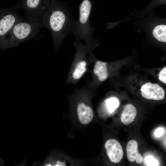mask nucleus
Masks as SVG:
<instances>
[{
	"mask_svg": "<svg viewBox=\"0 0 166 166\" xmlns=\"http://www.w3.org/2000/svg\"><path fill=\"white\" fill-rule=\"evenodd\" d=\"M93 2L90 0H82L79 6V17L77 20L73 33L76 41L83 40L89 49L93 51L100 45V42L95 39L93 35L95 28L92 27L90 23L89 17Z\"/></svg>",
	"mask_w": 166,
	"mask_h": 166,
	"instance_id": "obj_3",
	"label": "nucleus"
},
{
	"mask_svg": "<svg viewBox=\"0 0 166 166\" xmlns=\"http://www.w3.org/2000/svg\"><path fill=\"white\" fill-rule=\"evenodd\" d=\"M77 22L73 18L67 4L59 0H51L42 16V22L50 32L55 50L59 49L66 35L73 33Z\"/></svg>",
	"mask_w": 166,
	"mask_h": 166,
	"instance_id": "obj_1",
	"label": "nucleus"
},
{
	"mask_svg": "<svg viewBox=\"0 0 166 166\" xmlns=\"http://www.w3.org/2000/svg\"><path fill=\"white\" fill-rule=\"evenodd\" d=\"M137 110L135 106L131 104L125 105L121 116V120L124 124L127 125L132 122L137 115Z\"/></svg>",
	"mask_w": 166,
	"mask_h": 166,
	"instance_id": "obj_14",
	"label": "nucleus"
},
{
	"mask_svg": "<svg viewBox=\"0 0 166 166\" xmlns=\"http://www.w3.org/2000/svg\"><path fill=\"white\" fill-rule=\"evenodd\" d=\"M73 44L76 51L66 83L75 85L88 71L90 64L92 63L89 53L93 51L79 41H75Z\"/></svg>",
	"mask_w": 166,
	"mask_h": 166,
	"instance_id": "obj_6",
	"label": "nucleus"
},
{
	"mask_svg": "<svg viewBox=\"0 0 166 166\" xmlns=\"http://www.w3.org/2000/svg\"><path fill=\"white\" fill-rule=\"evenodd\" d=\"M93 65L92 80L89 83L95 90L100 85L107 80L117 76L121 68L128 64L125 58L111 62H104L97 59L93 53L91 55Z\"/></svg>",
	"mask_w": 166,
	"mask_h": 166,
	"instance_id": "obj_4",
	"label": "nucleus"
},
{
	"mask_svg": "<svg viewBox=\"0 0 166 166\" xmlns=\"http://www.w3.org/2000/svg\"><path fill=\"white\" fill-rule=\"evenodd\" d=\"M135 68L138 70H143L153 76L159 84L166 86V65L153 69H144L137 65H134Z\"/></svg>",
	"mask_w": 166,
	"mask_h": 166,
	"instance_id": "obj_12",
	"label": "nucleus"
},
{
	"mask_svg": "<svg viewBox=\"0 0 166 166\" xmlns=\"http://www.w3.org/2000/svg\"><path fill=\"white\" fill-rule=\"evenodd\" d=\"M156 25L152 31V37L158 43L166 46V21Z\"/></svg>",
	"mask_w": 166,
	"mask_h": 166,
	"instance_id": "obj_13",
	"label": "nucleus"
},
{
	"mask_svg": "<svg viewBox=\"0 0 166 166\" xmlns=\"http://www.w3.org/2000/svg\"><path fill=\"white\" fill-rule=\"evenodd\" d=\"M17 5L7 9L1 8L0 11V41L1 40L14 26L24 18L18 13Z\"/></svg>",
	"mask_w": 166,
	"mask_h": 166,
	"instance_id": "obj_8",
	"label": "nucleus"
},
{
	"mask_svg": "<svg viewBox=\"0 0 166 166\" xmlns=\"http://www.w3.org/2000/svg\"><path fill=\"white\" fill-rule=\"evenodd\" d=\"M105 147L107 155L113 163H118L122 160L123 152L120 143L114 139H110L105 142Z\"/></svg>",
	"mask_w": 166,
	"mask_h": 166,
	"instance_id": "obj_9",
	"label": "nucleus"
},
{
	"mask_svg": "<svg viewBox=\"0 0 166 166\" xmlns=\"http://www.w3.org/2000/svg\"><path fill=\"white\" fill-rule=\"evenodd\" d=\"M77 112L79 120L83 124L89 123L93 119V110L90 106L85 103L81 102L77 104Z\"/></svg>",
	"mask_w": 166,
	"mask_h": 166,
	"instance_id": "obj_10",
	"label": "nucleus"
},
{
	"mask_svg": "<svg viewBox=\"0 0 166 166\" xmlns=\"http://www.w3.org/2000/svg\"></svg>",
	"mask_w": 166,
	"mask_h": 166,
	"instance_id": "obj_19",
	"label": "nucleus"
},
{
	"mask_svg": "<svg viewBox=\"0 0 166 166\" xmlns=\"http://www.w3.org/2000/svg\"><path fill=\"white\" fill-rule=\"evenodd\" d=\"M165 132V129L164 128L162 127H159L155 130L154 134L156 137L159 138L164 134Z\"/></svg>",
	"mask_w": 166,
	"mask_h": 166,
	"instance_id": "obj_17",
	"label": "nucleus"
},
{
	"mask_svg": "<svg viewBox=\"0 0 166 166\" xmlns=\"http://www.w3.org/2000/svg\"><path fill=\"white\" fill-rule=\"evenodd\" d=\"M130 91L148 100L160 101L166 97V90L159 84L152 83L137 76H131L127 79Z\"/></svg>",
	"mask_w": 166,
	"mask_h": 166,
	"instance_id": "obj_5",
	"label": "nucleus"
},
{
	"mask_svg": "<svg viewBox=\"0 0 166 166\" xmlns=\"http://www.w3.org/2000/svg\"><path fill=\"white\" fill-rule=\"evenodd\" d=\"M51 0H20L17 4L23 9L30 21L42 23V16L50 5Z\"/></svg>",
	"mask_w": 166,
	"mask_h": 166,
	"instance_id": "obj_7",
	"label": "nucleus"
},
{
	"mask_svg": "<svg viewBox=\"0 0 166 166\" xmlns=\"http://www.w3.org/2000/svg\"><path fill=\"white\" fill-rule=\"evenodd\" d=\"M165 145L166 146V140L165 141Z\"/></svg>",
	"mask_w": 166,
	"mask_h": 166,
	"instance_id": "obj_18",
	"label": "nucleus"
},
{
	"mask_svg": "<svg viewBox=\"0 0 166 166\" xmlns=\"http://www.w3.org/2000/svg\"><path fill=\"white\" fill-rule=\"evenodd\" d=\"M106 109L109 113H113L119 106L120 101L116 97H112L106 99L104 102Z\"/></svg>",
	"mask_w": 166,
	"mask_h": 166,
	"instance_id": "obj_15",
	"label": "nucleus"
},
{
	"mask_svg": "<svg viewBox=\"0 0 166 166\" xmlns=\"http://www.w3.org/2000/svg\"><path fill=\"white\" fill-rule=\"evenodd\" d=\"M144 162L147 166H158L159 164L158 160L151 155L145 157Z\"/></svg>",
	"mask_w": 166,
	"mask_h": 166,
	"instance_id": "obj_16",
	"label": "nucleus"
},
{
	"mask_svg": "<svg viewBox=\"0 0 166 166\" xmlns=\"http://www.w3.org/2000/svg\"><path fill=\"white\" fill-rule=\"evenodd\" d=\"M43 27L42 23L24 20L18 22L0 41L1 49L16 47L26 41L36 38Z\"/></svg>",
	"mask_w": 166,
	"mask_h": 166,
	"instance_id": "obj_2",
	"label": "nucleus"
},
{
	"mask_svg": "<svg viewBox=\"0 0 166 166\" xmlns=\"http://www.w3.org/2000/svg\"><path fill=\"white\" fill-rule=\"evenodd\" d=\"M126 151L127 158L129 161L133 162L135 161L137 164L142 162L143 157L138 152L136 141L132 140L128 141L127 144Z\"/></svg>",
	"mask_w": 166,
	"mask_h": 166,
	"instance_id": "obj_11",
	"label": "nucleus"
}]
</instances>
